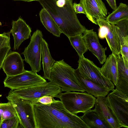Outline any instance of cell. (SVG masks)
<instances>
[{
  "mask_svg": "<svg viewBox=\"0 0 128 128\" xmlns=\"http://www.w3.org/2000/svg\"><path fill=\"white\" fill-rule=\"evenodd\" d=\"M115 31L120 42L121 47L128 46V19L120 21L114 24Z\"/></svg>",
  "mask_w": 128,
  "mask_h": 128,
  "instance_id": "24",
  "label": "cell"
},
{
  "mask_svg": "<svg viewBox=\"0 0 128 128\" xmlns=\"http://www.w3.org/2000/svg\"><path fill=\"white\" fill-rule=\"evenodd\" d=\"M74 69L62 60L54 64L50 73L51 80L62 92H85L74 74Z\"/></svg>",
  "mask_w": 128,
  "mask_h": 128,
  "instance_id": "3",
  "label": "cell"
},
{
  "mask_svg": "<svg viewBox=\"0 0 128 128\" xmlns=\"http://www.w3.org/2000/svg\"><path fill=\"white\" fill-rule=\"evenodd\" d=\"M43 35L41 31L37 30L33 34L28 46L22 53L24 60L30 66L32 71L37 73L41 70L42 42Z\"/></svg>",
  "mask_w": 128,
  "mask_h": 128,
  "instance_id": "7",
  "label": "cell"
},
{
  "mask_svg": "<svg viewBox=\"0 0 128 128\" xmlns=\"http://www.w3.org/2000/svg\"><path fill=\"white\" fill-rule=\"evenodd\" d=\"M6 98L12 104L21 126L24 128H36L32 102L8 95Z\"/></svg>",
  "mask_w": 128,
  "mask_h": 128,
  "instance_id": "8",
  "label": "cell"
},
{
  "mask_svg": "<svg viewBox=\"0 0 128 128\" xmlns=\"http://www.w3.org/2000/svg\"><path fill=\"white\" fill-rule=\"evenodd\" d=\"M24 60L18 52H11L6 57L2 68L7 76L19 74L25 70Z\"/></svg>",
  "mask_w": 128,
  "mask_h": 128,
  "instance_id": "13",
  "label": "cell"
},
{
  "mask_svg": "<svg viewBox=\"0 0 128 128\" xmlns=\"http://www.w3.org/2000/svg\"><path fill=\"white\" fill-rule=\"evenodd\" d=\"M65 108L70 113L77 115L90 110L94 106L96 98L85 92L69 91L61 93L57 96Z\"/></svg>",
  "mask_w": 128,
  "mask_h": 128,
  "instance_id": "4",
  "label": "cell"
},
{
  "mask_svg": "<svg viewBox=\"0 0 128 128\" xmlns=\"http://www.w3.org/2000/svg\"><path fill=\"white\" fill-rule=\"evenodd\" d=\"M50 14L62 33L68 37L83 34L87 29L80 23L72 0H36Z\"/></svg>",
  "mask_w": 128,
  "mask_h": 128,
  "instance_id": "2",
  "label": "cell"
},
{
  "mask_svg": "<svg viewBox=\"0 0 128 128\" xmlns=\"http://www.w3.org/2000/svg\"><path fill=\"white\" fill-rule=\"evenodd\" d=\"M73 7L74 11L76 14L82 13L85 14L83 7L80 3L77 4L74 2L73 4Z\"/></svg>",
  "mask_w": 128,
  "mask_h": 128,
  "instance_id": "31",
  "label": "cell"
},
{
  "mask_svg": "<svg viewBox=\"0 0 128 128\" xmlns=\"http://www.w3.org/2000/svg\"><path fill=\"white\" fill-rule=\"evenodd\" d=\"M106 96L96 98L94 104L95 108L93 110L110 128H121L116 118L107 106Z\"/></svg>",
  "mask_w": 128,
  "mask_h": 128,
  "instance_id": "15",
  "label": "cell"
},
{
  "mask_svg": "<svg viewBox=\"0 0 128 128\" xmlns=\"http://www.w3.org/2000/svg\"><path fill=\"white\" fill-rule=\"evenodd\" d=\"M80 3L83 7L86 17L93 23L97 25L98 19H106L108 10L102 0H80Z\"/></svg>",
  "mask_w": 128,
  "mask_h": 128,
  "instance_id": "11",
  "label": "cell"
},
{
  "mask_svg": "<svg viewBox=\"0 0 128 128\" xmlns=\"http://www.w3.org/2000/svg\"><path fill=\"white\" fill-rule=\"evenodd\" d=\"M14 1L21 0L24 2H31L34 1H36V0H12Z\"/></svg>",
  "mask_w": 128,
  "mask_h": 128,
  "instance_id": "33",
  "label": "cell"
},
{
  "mask_svg": "<svg viewBox=\"0 0 128 128\" xmlns=\"http://www.w3.org/2000/svg\"><path fill=\"white\" fill-rule=\"evenodd\" d=\"M32 102L36 128H88L80 116L68 112L60 100L48 105Z\"/></svg>",
  "mask_w": 128,
  "mask_h": 128,
  "instance_id": "1",
  "label": "cell"
},
{
  "mask_svg": "<svg viewBox=\"0 0 128 128\" xmlns=\"http://www.w3.org/2000/svg\"><path fill=\"white\" fill-rule=\"evenodd\" d=\"M128 19V6L122 3H120L116 9L106 16V20L111 24Z\"/></svg>",
  "mask_w": 128,
  "mask_h": 128,
  "instance_id": "23",
  "label": "cell"
},
{
  "mask_svg": "<svg viewBox=\"0 0 128 128\" xmlns=\"http://www.w3.org/2000/svg\"><path fill=\"white\" fill-rule=\"evenodd\" d=\"M104 64L100 68L102 74L111 81L115 86L118 79L117 58L112 53L106 58Z\"/></svg>",
  "mask_w": 128,
  "mask_h": 128,
  "instance_id": "18",
  "label": "cell"
},
{
  "mask_svg": "<svg viewBox=\"0 0 128 128\" xmlns=\"http://www.w3.org/2000/svg\"><path fill=\"white\" fill-rule=\"evenodd\" d=\"M42 64L44 72L43 78L45 79L51 80L50 73L53 66L56 62L51 55L48 45L43 38L42 42Z\"/></svg>",
  "mask_w": 128,
  "mask_h": 128,
  "instance_id": "19",
  "label": "cell"
},
{
  "mask_svg": "<svg viewBox=\"0 0 128 128\" xmlns=\"http://www.w3.org/2000/svg\"><path fill=\"white\" fill-rule=\"evenodd\" d=\"M0 114L2 120L13 117L16 115L15 109L12 103H0Z\"/></svg>",
  "mask_w": 128,
  "mask_h": 128,
  "instance_id": "26",
  "label": "cell"
},
{
  "mask_svg": "<svg viewBox=\"0 0 128 128\" xmlns=\"http://www.w3.org/2000/svg\"></svg>",
  "mask_w": 128,
  "mask_h": 128,
  "instance_id": "35",
  "label": "cell"
},
{
  "mask_svg": "<svg viewBox=\"0 0 128 128\" xmlns=\"http://www.w3.org/2000/svg\"><path fill=\"white\" fill-rule=\"evenodd\" d=\"M39 16L41 22L46 30L54 35L60 37L62 32L48 12L43 8L39 12Z\"/></svg>",
  "mask_w": 128,
  "mask_h": 128,
  "instance_id": "21",
  "label": "cell"
},
{
  "mask_svg": "<svg viewBox=\"0 0 128 128\" xmlns=\"http://www.w3.org/2000/svg\"><path fill=\"white\" fill-rule=\"evenodd\" d=\"M56 100L52 96H42L36 102L44 104H50L55 102Z\"/></svg>",
  "mask_w": 128,
  "mask_h": 128,
  "instance_id": "29",
  "label": "cell"
},
{
  "mask_svg": "<svg viewBox=\"0 0 128 128\" xmlns=\"http://www.w3.org/2000/svg\"><path fill=\"white\" fill-rule=\"evenodd\" d=\"M106 104L122 127L128 128V95L114 89L106 96Z\"/></svg>",
  "mask_w": 128,
  "mask_h": 128,
  "instance_id": "6",
  "label": "cell"
},
{
  "mask_svg": "<svg viewBox=\"0 0 128 128\" xmlns=\"http://www.w3.org/2000/svg\"><path fill=\"white\" fill-rule=\"evenodd\" d=\"M83 34L82 37L87 49L97 58L101 64H103L106 58L105 51L107 48H104L100 44L96 33L93 29H87Z\"/></svg>",
  "mask_w": 128,
  "mask_h": 128,
  "instance_id": "12",
  "label": "cell"
},
{
  "mask_svg": "<svg viewBox=\"0 0 128 128\" xmlns=\"http://www.w3.org/2000/svg\"><path fill=\"white\" fill-rule=\"evenodd\" d=\"M10 32H4L0 34V47L8 42L10 40Z\"/></svg>",
  "mask_w": 128,
  "mask_h": 128,
  "instance_id": "30",
  "label": "cell"
},
{
  "mask_svg": "<svg viewBox=\"0 0 128 128\" xmlns=\"http://www.w3.org/2000/svg\"><path fill=\"white\" fill-rule=\"evenodd\" d=\"M110 6L114 10H115L117 8L116 0H106Z\"/></svg>",
  "mask_w": 128,
  "mask_h": 128,
  "instance_id": "32",
  "label": "cell"
},
{
  "mask_svg": "<svg viewBox=\"0 0 128 128\" xmlns=\"http://www.w3.org/2000/svg\"><path fill=\"white\" fill-rule=\"evenodd\" d=\"M62 92L60 87L50 81L22 88L11 90L8 95L36 102L38 98L44 96H49L57 98L58 95Z\"/></svg>",
  "mask_w": 128,
  "mask_h": 128,
  "instance_id": "5",
  "label": "cell"
},
{
  "mask_svg": "<svg viewBox=\"0 0 128 128\" xmlns=\"http://www.w3.org/2000/svg\"><path fill=\"white\" fill-rule=\"evenodd\" d=\"M2 121V119L1 115L0 114V126Z\"/></svg>",
  "mask_w": 128,
  "mask_h": 128,
  "instance_id": "34",
  "label": "cell"
},
{
  "mask_svg": "<svg viewBox=\"0 0 128 128\" xmlns=\"http://www.w3.org/2000/svg\"><path fill=\"white\" fill-rule=\"evenodd\" d=\"M83 114L79 116L88 128H110L94 110H90Z\"/></svg>",
  "mask_w": 128,
  "mask_h": 128,
  "instance_id": "20",
  "label": "cell"
},
{
  "mask_svg": "<svg viewBox=\"0 0 128 128\" xmlns=\"http://www.w3.org/2000/svg\"><path fill=\"white\" fill-rule=\"evenodd\" d=\"M116 58L118 77L116 88L128 95V62L120 55Z\"/></svg>",
  "mask_w": 128,
  "mask_h": 128,
  "instance_id": "17",
  "label": "cell"
},
{
  "mask_svg": "<svg viewBox=\"0 0 128 128\" xmlns=\"http://www.w3.org/2000/svg\"><path fill=\"white\" fill-rule=\"evenodd\" d=\"M20 122L17 116L12 118L3 120L0 128H18Z\"/></svg>",
  "mask_w": 128,
  "mask_h": 128,
  "instance_id": "27",
  "label": "cell"
},
{
  "mask_svg": "<svg viewBox=\"0 0 128 128\" xmlns=\"http://www.w3.org/2000/svg\"><path fill=\"white\" fill-rule=\"evenodd\" d=\"M108 31L105 38L109 47L116 57L121 54V47L115 31L114 24L108 22Z\"/></svg>",
  "mask_w": 128,
  "mask_h": 128,
  "instance_id": "22",
  "label": "cell"
},
{
  "mask_svg": "<svg viewBox=\"0 0 128 128\" xmlns=\"http://www.w3.org/2000/svg\"><path fill=\"white\" fill-rule=\"evenodd\" d=\"M78 63L77 69L84 77L102 86L107 88L110 91L114 89V86L113 83L102 74L100 68L92 61L83 56L79 58Z\"/></svg>",
  "mask_w": 128,
  "mask_h": 128,
  "instance_id": "9",
  "label": "cell"
},
{
  "mask_svg": "<svg viewBox=\"0 0 128 128\" xmlns=\"http://www.w3.org/2000/svg\"><path fill=\"white\" fill-rule=\"evenodd\" d=\"M12 28L10 32L13 36L14 49L18 50L25 40L28 39L32 32L31 28L25 21L19 17L16 21L12 20Z\"/></svg>",
  "mask_w": 128,
  "mask_h": 128,
  "instance_id": "14",
  "label": "cell"
},
{
  "mask_svg": "<svg viewBox=\"0 0 128 128\" xmlns=\"http://www.w3.org/2000/svg\"><path fill=\"white\" fill-rule=\"evenodd\" d=\"M74 71L80 85L85 92L95 97L106 96L110 91L107 88L102 86L84 77L80 73L77 68L74 69Z\"/></svg>",
  "mask_w": 128,
  "mask_h": 128,
  "instance_id": "16",
  "label": "cell"
},
{
  "mask_svg": "<svg viewBox=\"0 0 128 128\" xmlns=\"http://www.w3.org/2000/svg\"><path fill=\"white\" fill-rule=\"evenodd\" d=\"M11 49L10 40L8 42L0 47V70L4 60Z\"/></svg>",
  "mask_w": 128,
  "mask_h": 128,
  "instance_id": "28",
  "label": "cell"
},
{
  "mask_svg": "<svg viewBox=\"0 0 128 128\" xmlns=\"http://www.w3.org/2000/svg\"><path fill=\"white\" fill-rule=\"evenodd\" d=\"M46 82V79L37 73L25 70L19 74L7 76L3 82L4 87L14 90L38 85Z\"/></svg>",
  "mask_w": 128,
  "mask_h": 128,
  "instance_id": "10",
  "label": "cell"
},
{
  "mask_svg": "<svg viewBox=\"0 0 128 128\" xmlns=\"http://www.w3.org/2000/svg\"><path fill=\"white\" fill-rule=\"evenodd\" d=\"M71 45L75 50L79 58L84 56V54L88 50L84 41L82 34L68 37Z\"/></svg>",
  "mask_w": 128,
  "mask_h": 128,
  "instance_id": "25",
  "label": "cell"
}]
</instances>
